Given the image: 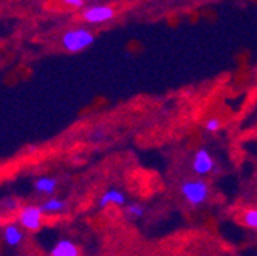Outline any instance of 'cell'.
<instances>
[{"mask_svg": "<svg viewBox=\"0 0 257 256\" xmlns=\"http://www.w3.org/2000/svg\"><path fill=\"white\" fill-rule=\"evenodd\" d=\"M109 204L124 206L125 204V195L122 194V192L116 190V189H109L107 192H104L103 197L100 198V207H106Z\"/></svg>", "mask_w": 257, "mask_h": 256, "instance_id": "cell-6", "label": "cell"}, {"mask_svg": "<svg viewBox=\"0 0 257 256\" xmlns=\"http://www.w3.org/2000/svg\"><path fill=\"white\" fill-rule=\"evenodd\" d=\"M191 170L195 172L198 177H205L214 170V159L207 149L201 147L199 150H196L195 155H193Z\"/></svg>", "mask_w": 257, "mask_h": 256, "instance_id": "cell-3", "label": "cell"}, {"mask_svg": "<svg viewBox=\"0 0 257 256\" xmlns=\"http://www.w3.org/2000/svg\"><path fill=\"white\" fill-rule=\"evenodd\" d=\"M93 40H95V37L90 31L80 28V29L68 31V33L63 36L61 43H63V48L69 52H80V51L89 48L93 43Z\"/></svg>", "mask_w": 257, "mask_h": 256, "instance_id": "cell-2", "label": "cell"}, {"mask_svg": "<svg viewBox=\"0 0 257 256\" xmlns=\"http://www.w3.org/2000/svg\"><path fill=\"white\" fill-rule=\"evenodd\" d=\"M63 2L66 4V5H71V7L78 8V7H81L84 4V0H63Z\"/></svg>", "mask_w": 257, "mask_h": 256, "instance_id": "cell-14", "label": "cell"}, {"mask_svg": "<svg viewBox=\"0 0 257 256\" xmlns=\"http://www.w3.org/2000/svg\"><path fill=\"white\" fill-rule=\"evenodd\" d=\"M4 238H5V241H7L8 245L17 247L23 241V233H22V230L17 226H14V224H10V226L4 232Z\"/></svg>", "mask_w": 257, "mask_h": 256, "instance_id": "cell-8", "label": "cell"}, {"mask_svg": "<svg viewBox=\"0 0 257 256\" xmlns=\"http://www.w3.org/2000/svg\"><path fill=\"white\" fill-rule=\"evenodd\" d=\"M220 126H222V123H220V120L216 118V117H211V118H208V120L204 123L205 131H207V132H211V134L217 132V131L220 129Z\"/></svg>", "mask_w": 257, "mask_h": 256, "instance_id": "cell-13", "label": "cell"}, {"mask_svg": "<svg viewBox=\"0 0 257 256\" xmlns=\"http://www.w3.org/2000/svg\"><path fill=\"white\" fill-rule=\"evenodd\" d=\"M36 189L40 192V194L52 195L57 189V180L52 177H42L36 181Z\"/></svg>", "mask_w": 257, "mask_h": 256, "instance_id": "cell-9", "label": "cell"}, {"mask_svg": "<svg viewBox=\"0 0 257 256\" xmlns=\"http://www.w3.org/2000/svg\"><path fill=\"white\" fill-rule=\"evenodd\" d=\"M64 207H66V203H64L63 200L51 198L46 203H43V206L40 209L43 213H58V212H63Z\"/></svg>", "mask_w": 257, "mask_h": 256, "instance_id": "cell-10", "label": "cell"}, {"mask_svg": "<svg viewBox=\"0 0 257 256\" xmlns=\"http://www.w3.org/2000/svg\"><path fill=\"white\" fill-rule=\"evenodd\" d=\"M42 218H43V212L40 207L26 206L25 209H22L19 219L25 229H28L31 232H36L42 227Z\"/></svg>", "mask_w": 257, "mask_h": 256, "instance_id": "cell-4", "label": "cell"}, {"mask_svg": "<svg viewBox=\"0 0 257 256\" xmlns=\"http://www.w3.org/2000/svg\"><path fill=\"white\" fill-rule=\"evenodd\" d=\"M181 195L182 198L193 207H198L204 204L208 200L210 195V187L208 184L198 178V180H188L181 184Z\"/></svg>", "mask_w": 257, "mask_h": 256, "instance_id": "cell-1", "label": "cell"}, {"mask_svg": "<svg viewBox=\"0 0 257 256\" xmlns=\"http://www.w3.org/2000/svg\"><path fill=\"white\" fill-rule=\"evenodd\" d=\"M52 256H77L78 254V248L74 242L68 241V239H61L52 250H51Z\"/></svg>", "mask_w": 257, "mask_h": 256, "instance_id": "cell-7", "label": "cell"}, {"mask_svg": "<svg viewBox=\"0 0 257 256\" xmlns=\"http://www.w3.org/2000/svg\"><path fill=\"white\" fill-rule=\"evenodd\" d=\"M125 212H127L128 216H132V218H135V219H140V218L144 216L146 209H144L141 204H138V203H131V204H128V206L125 207Z\"/></svg>", "mask_w": 257, "mask_h": 256, "instance_id": "cell-12", "label": "cell"}, {"mask_svg": "<svg viewBox=\"0 0 257 256\" xmlns=\"http://www.w3.org/2000/svg\"><path fill=\"white\" fill-rule=\"evenodd\" d=\"M242 222L246 227L257 230V209H248L242 215Z\"/></svg>", "mask_w": 257, "mask_h": 256, "instance_id": "cell-11", "label": "cell"}, {"mask_svg": "<svg viewBox=\"0 0 257 256\" xmlns=\"http://www.w3.org/2000/svg\"><path fill=\"white\" fill-rule=\"evenodd\" d=\"M115 17V10L112 7H92L83 11V19L89 23H104Z\"/></svg>", "mask_w": 257, "mask_h": 256, "instance_id": "cell-5", "label": "cell"}]
</instances>
